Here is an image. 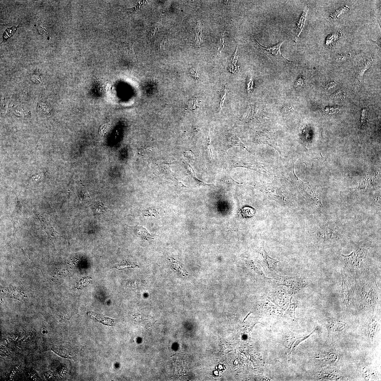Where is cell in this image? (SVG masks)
<instances>
[{
    "mask_svg": "<svg viewBox=\"0 0 381 381\" xmlns=\"http://www.w3.org/2000/svg\"><path fill=\"white\" fill-rule=\"evenodd\" d=\"M16 30V28L15 27L7 29L6 32L4 33V35H3V38H4V40H6L9 38L11 37Z\"/></svg>",
    "mask_w": 381,
    "mask_h": 381,
    "instance_id": "cell-16",
    "label": "cell"
},
{
    "mask_svg": "<svg viewBox=\"0 0 381 381\" xmlns=\"http://www.w3.org/2000/svg\"><path fill=\"white\" fill-rule=\"evenodd\" d=\"M303 81L301 78L297 79L295 83L296 86L299 88L302 87V86H303Z\"/></svg>",
    "mask_w": 381,
    "mask_h": 381,
    "instance_id": "cell-25",
    "label": "cell"
},
{
    "mask_svg": "<svg viewBox=\"0 0 381 381\" xmlns=\"http://www.w3.org/2000/svg\"><path fill=\"white\" fill-rule=\"evenodd\" d=\"M336 86V83L334 82H333L330 83L327 85L326 86L327 89H330L333 88Z\"/></svg>",
    "mask_w": 381,
    "mask_h": 381,
    "instance_id": "cell-28",
    "label": "cell"
},
{
    "mask_svg": "<svg viewBox=\"0 0 381 381\" xmlns=\"http://www.w3.org/2000/svg\"><path fill=\"white\" fill-rule=\"evenodd\" d=\"M135 229H136V231H137V233L139 235H141L144 236V238H149L151 235L145 228L142 227L137 226V227H135Z\"/></svg>",
    "mask_w": 381,
    "mask_h": 381,
    "instance_id": "cell-15",
    "label": "cell"
},
{
    "mask_svg": "<svg viewBox=\"0 0 381 381\" xmlns=\"http://www.w3.org/2000/svg\"><path fill=\"white\" fill-rule=\"evenodd\" d=\"M342 289L340 300L342 307L345 310L350 311L355 309L354 294L356 289L354 281L346 274L343 268L342 272Z\"/></svg>",
    "mask_w": 381,
    "mask_h": 381,
    "instance_id": "cell-3",
    "label": "cell"
},
{
    "mask_svg": "<svg viewBox=\"0 0 381 381\" xmlns=\"http://www.w3.org/2000/svg\"><path fill=\"white\" fill-rule=\"evenodd\" d=\"M190 74L193 77H194L196 79H198L197 72L194 69H191L190 71Z\"/></svg>",
    "mask_w": 381,
    "mask_h": 381,
    "instance_id": "cell-26",
    "label": "cell"
},
{
    "mask_svg": "<svg viewBox=\"0 0 381 381\" xmlns=\"http://www.w3.org/2000/svg\"><path fill=\"white\" fill-rule=\"evenodd\" d=\"M316 239L323 246H333L343 240V232L335 224L325 223L316 231Z\"/></svg>",
    "mask_w": 381,
    "mask_h": 381,
    "instance_id": "cell-2",
    "label": "cell"
},
{
    "mask_svg": "<svg viewBox=\"0 0 381 381\" xmlns=\"http://www.w3.org/2000/svg\"><path fill=\"white\" fill-rule=\"evenodd\" d=\"M153 150V148L150 147H142L138 150V154L145 156L150 153Z\"/></svg>",
    "mask_w": 381,
    "mask_h": 381,
    "instance_id": "cell-14",
    "label": "cell"
},
{
    "mask_svg": "<svg viewBox=\"0 0 381 381\" xmlns=\"http://www.w3.org/2000/svg\"><path fill=\"white\" fill-rule=\"evenodd\" d=\"M372 58H368L367 60L366 63L365 64L364 67H363L360 71L359 73V80L360 82H362L364 79V74L365 71L368 70L370 66L372 65Z\"/></svg>",
    "mask_w": 381,
    "mask_h": 381,
    "instance_id": "cell-12",
    "label": "cell"
},
{
    "mask_svg": "<svg viewBox=\"0 0 381 381\" xmlns=\"http://www.w3.org/2000/svg\"><path fill=\"white\" fill-rule=\"evenodd\" d=\"M348 9L349 7L347 6H345L339 9L333 14L330 15V19L333 21L336 20L341 15Z\"/></svg>",
    "mask_w": 381,
    "mask_h": 381,
    "instance_id": "cell-13",
    "label": "cell"
},
{
    "mask_svg": "<svg viewBox=\"0 0 381 381\" xmlns=\"http://www.w3.org/2000/svg\"><path fill=\"white\" fill-rule=\"evenodd\" d=\"M123 45L125 51L128 54H134L133 47L131 45L127 43H124V44H123Z\"/></svg>",
    "mask_w": 381,
    "mask_h": 381,
    "instance_id": "cell-20",
    "label": "cell"
},
{
    "mask_svg": "<svg viewBox=\"0 0 381 381\" xmlns=\"http://www.w3.org/2000/svg\"><path fill=\"white\" fill-rule=\"evenodd\" d=\"M275 279L278 285H285L290 287L297 292L307 285V283L302 280L294 277H288L278 275L275 274Z\"/></svg>",
    "mask_w": 381,
    "mask_h": 381,
    "instance_id": "cell-5",
    "label": "cell"
},
{
    "mask_svg": "<svg viewBox=\"0 0 381 381\" xmlns=\"http://www.w3.org/2000/svg\"><path fill=\"white\" fill-rule=\"evenodd\" d=\"M255 39L256 41L257 46L259 50L262 52L263 53L269 57L270 58L283 59V60H287L289 61V60L283 56L280 51L281 47V45L284 43L283 42L278 43L275 46L270 47V48H267V47L262 46L257 41V40L255 38Z\"/></svg>",
    "mask_w": 381,
    "mask_h": 381,
    "instance_id": "cell-6",
    "label": "cell"
},
{
    "mask_svg": "<svg viewBox=\"0 0 381 381\" xmlns=\"http://www.w3.org/2000/svg\"><path fill=\"white\" fill-rule=\"evenodd\" d=\"M378 321L376 317H372L368 319L367 322L368 340L371 343L375 341L376 334L378 328Z\"/></svg>",
    "mask_w": 381,
    "mask_h": 381,
    "instance_id": "cell-8",
    "label": "cell"
},
{
    "mask_svg": "<svg viewBox=\"0 0 381 381\" xmlns=\"http://www.w3.org/2000/svg\"><path fill=\"white\" fill-rule=\"evenodd\" d=\"M44 376L48 380H54L55 379L54 374L53 372L50 371L46 372L44 374Z\"/></svg>",
    "mask_w": 381,
    "mask_h": 381,
    "instance_id": "cell-22",
    "label": "cell"
},
{
    "mask_svg": "<svg viewBox=\"0 0 381 381\" xmlns=\"http://www.w3.org/2000/svg\"><path fill=\"white\" fill-rule=\"evenodd\" d=\"M39 32L41 34L46 33L47 32L46 25L44 23H42L39 26Z\"/></svg>",
    "mask_w": 381,
    "mask_h": 381,
    "instance_id": "cell-23",
    "label": "cell"
},
{
    "mask_svg": "<svg viewBox=\"0 0 381 381\" xmlns=\"http://www.w3.org/2000/svg\"><path fill=\"white\" fill-rule=\"evenodd\" d=\"M30 375L31 377L33 379V380H39V379H40L39 377V376L36 373V372H34V371H32L31 372L30 374Z\"/></svg>",
    "mask_w": 381,
    "mask_h": 381,
    "instance_id": "cell-24",
    "label": "cell"
},
{
    "mask_svg": "<svg viewBox=\"0 0 381 381\" xmlns=\"http://www.w3.org/2000/svg\"><path fill=\"white\" fill-rule=\"evenodd\" d=\"M92 208L94 212L97 214H102L107 211H109V209L104 206L103 203L99 201H96Z\"/></svg>",
    "mask_w": 381,
    "mask_h": 381,
    "instance_id": "cell-11",
    "label": "cell"
},
{
    "mask_svg": "<svg viewBox=\"0 0 381 381\" xmlns=\"http://www.w3.org/2000/svg\"><path fill=\"white\" fill-rule=\"evenodd\" d=\"M365 254L366 251L364 249L358 248L350 255H342V260L346 267H348L350 270L353 272L355 271V272H357L358 270L359 271L362 267V265L364 262Z\"/></svg>",
    "mask_w": 381,
    "mask_h": 381,
    "instance_id": "cell-4",
    "label": "cell"
},
{
    "mask_svg": "<svg viewBox=\"0 0 381 381\" xmlns=\"http://www.w3.org/2000/svg\"><path fill=\"white\" fill-rule=\"evenodd\" d=\"M227 92V87H225L221 95V101L220 105V111H221L223 107V104L224 100L226 98V96Z\"/></svg>",
    "mask_w": 381,
    "mask_h": 381,
    "instance_id": "cell-21",
    "label": "cell"
},
{
    "mask_svg": "<svg viewBox=\"0 0 381 381\" xmlns=\"http://www.w3.org/2000/svg\"><path fill=\"white\" fill-rule=\"evenodd\" d=\"M197 102V100L195 98H193L189 100L188 103V108L189 110H195V109L197 107L196 105Z\"/></svg>",
    "mask_w": 381,
    "mask_h": 381,
    "instance_id": "cell-19",
    "label": "cell"
},
{
    "mask_svg": "<svg viewBox=\"0 0 381 381\" xmlns=\"http://www.w3.org/2000/svg\"><path fill=\"white\" fill-rule=\"evenodd\" d=\"M361 286L360 307L363 310L374 312L380 295L375 279L374 278L365 279Z\"/></svg>",
    "mask_w": 381,
    "mask_h": 381,
    "instance_id": "cell-1",
    "label": "cell"
},
{
    "mask_svg": "<svg viewBox=\"0 0 381 381\" xmlns=\"http://www.w3.org/2000/svg\"><path fill=\"white\" fill-rule=\"evenodd\" d=\"M82 195H81V198L82 201H86V203H90L91 201V198L86 189H84L82 191Z\"/></svg>",
    "mask_w": 381,
    "mask_h": 381,
    "instance_id": "cell-17",
    "label": "cell"
},
{
    "mask_svg": "<svg viewBox=\"0 0 381 381\" xmlns=\"http://www.w3.org/2000/svg\"><path fill=\"white\" fill-rule=\"evenodd\" d=\"M344 98L343 92H338L334 94L332 96V99L335 101L338 102H340L343 101Z\"/></svg>",
    "mask_w": 381,
    "mask_h": 381,
    "instance_id": "cell-18",
    "label": "cell"
},
{
    "mask_svg": "<svg viewBox=\"0 0 381 381\" xmlns=\"http://www.w3.org/2000/svg\"><path fill=\"white\" fill-rule=\"evenodd\" d=\"M316 159H318V160L320 162H321V164H322V163L326 161V160H325L324 158L322 156L321 153V151H320L319 154L318 155V157H317Z\"/></svg>",
    "mask_w": 381,
    "mask_h": 381,
    "instance_id": "cell-27",
    "label": "cell"
},
{
    "mask_svg": "<svg viewBox=\"0 0 381 381\" xmlns=\"http://www.w3.org/2000/svg\"><path fill=\"white\" fill-rule=\"evenodd\" d=\"M309 8L308 6H307L304 8L302 16L300 17V20L297 23V34L296 36L295 39V42H296L297 40V39L299 37V35L301 34L303 28L304 24H305V21L307 19V15L308 11Z\"/></svg>",
    "mask_w": 381,
    "mask_h": 381,
    "instance_id": "cell-10",
    "label": "cell"
},
{
    "mask_svg": "<svg viewBox=\"0 0 381 381\" xmlns=\"http://www.w3.org/2000/svg\"><path fill=\"white\" fill-rule=\"evenodd\" d=\"M262 252L263 258V262L265 264V267L269 270L273 271L277 267L278 262L277 260L271 258L269 256L264 248V245L262 248Z\"/></svg>",
    "mask_w": 381,
    "mask_h": 381,
    "instance_id": "cell-9",
    "label": "cell"
},
{
    "mask_svg": "<svg viewBox=\"0 0 381 381\" xmlns=\"http://www.w3.org/2000/svg\"><path fill=\"white\" fill-rule=\"evenodd\" d=\"M325 323L328 337L333 333L343 331L347 325V323L343 321L330 318H325Z\"/></svg>",
    "mask_w": 381,
    "mask_h": 381,
    "instance_id": "cell-7",
    "label": "cell"
},
{
    "mask_svg": "<svg viewBox=\"0 0 381 381\" xmlns=\"http://www.w3.org/2000/svg\"><path fill=\"white\" fill-rule=\"evenodd\" d=\"M209 157L210 159H212V158H213V152H212V147L210 144L209 146Z\"/></svg>",
    "mask_w": 381,
    "mask_h": 381,
    "instance_id": "cell-29",
    "label": "cell"
}]
</instances>
